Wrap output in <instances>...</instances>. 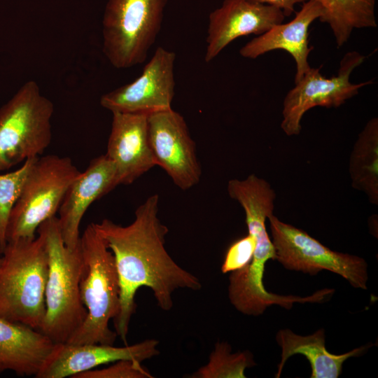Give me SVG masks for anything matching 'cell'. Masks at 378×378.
I'll return each mask as SVG.
<instances>
[{
	"mask_svg": "<svg viewBox=\"0 0 378 378\" xmlns=\"http://www.w3.org/2000/svg\"><path fill=\"white\" fill-rule=\"evenodd\" d=\"M158 195L148 197L127 226L108 218L92 223L114 256L120 291L119 312L113 321L115 332L125 344L136 309L135 295L140 288H150L164 311L173 307L175 290L202 288L200 279L180 267L166 250L169 230L158 218Z\"/></svg>",
	"mask_w": 378,
	"mask_h": 378,
	"instance_id": "1",
	"label": "cell"
},
{
	"mask_svg": "<svg viewBox=\"0 0 378 378\" xmlns=\"http://www.w3.org/2000/svg\"><path fill=\"white\" fill-rule=\"evenodd\" d=\"M37 233L43 237L48 255L46 314L38 330L55 344L67 343L87 316L79 288L83 263L80 244L74 249L65 245L55 216L44 221Z\"/></svg>",
	"mask_w": 378,
	"mask_h": 378,
	"instance_id": "2",
	"label": "cell"
},
{
	"mask_svg": "<svg viewBox=\"0 0 378 378\" xmlns=\"http://www.w3.org/2000/svg\"><path fill=\"white\" fill-rule=\"evenodd\" d=\"M80 247L83 263L79 288L87 316L67 343L113 345L118 335L108 324L119 312L120 291L114 256L92 223L80 236Z\"/></svg>",
	"mask_w": 378,
	"mask_h": 378,
	"instance_id": "3",
	"label": "cell"
},
{
	"mask_svg": "<svg viewBox=\"0 0 378 378\" xmlns=\"http://www.w3.org/2000/svg\"><path fill=\"white\" fill-rule=\"evenodd\" d=\"M48 274L41 235L8 241L0 262V316L39 330L46 314Z\"/></svg>",
	"mask_w": 378,
	"mask_h": 378,
	"instance_id": "4",
	"label": "cell"
},
{
	"mask_svg": "<svg viewBox=\"0 0 378 378\" xmlns=\"http://www.w3.org/2000/svg\"><path fill=\"white\" fill-rule=\"evenodd\" d=\"M53 103L29 80L0 108V172L39 157L52 139Z\"/></svg>",
	"mask_w": 378,
	"mask_h": 378,
	"instance_id": "5",
	"label": "cell"
},
{
	"mask_svg": "<svg viewBox=\"0 0 378 378\" xmlns=\"http://www.w3.org/2000/svg\"><path fill=\"white\" fill-rule=\"evenodd\" d=\"M167 0H107L102 50L117 69L143 63L160 31Z\"/></svg>",
	"mask_w": 378,
	"mask_h": 378,
	"instance_id": "6",
	"label": "cell"
},
{
	"mask_svg": "<svg viewBox=\"0 0 378 378\" xmlns=\"http://www.w3.org/2000/svg\"><path fill=\"white\" fill-rule=\"evenodd\" d=\"M80 172L69 157H38L31 168L11 211L6 241L34 238L38 227L55 216Z\"/></svg>",
	"mask_w": 378,
	"mask_h": 378,
	"instance_id": "7",
	"label": "cell"
},
{
	"mask_svg": "<svg viewBox=\"0 0 378 378\" xmlns=\"http://www.w3.org/2000/svg\"><path fill=\"white\" fill-rule=\"evenodd\" d=\"M268 219L276 260L286 269L310 275L328 270L340 275L356 288L367 289L368 264L364 258L332 251L274 214Z\"/></svg>",
	"mask_w": 378,
	"mask_h": 378,
	"instance_id": "8",
	"label": "cell"
},
{
	"mask_svg": "<svg viewBox=\"0 0 378 378\" xmlns=\"http://www.w3.org/2000/svg\"><path fill=\"white\" fill-rule=\"evenodd\" d=\"M365 57L357 51L346 52L340 61L337 75L323 76L320 69L310 68L286 95L283 103L281 127L288 136L300 134L302 119L307 111L316 106L335 108L358 94L371 80L353 83V71Z\"/></svg>",
	"mask_w": 378,
	"mask_h": 378,
	"instance_id": "9",
	"label": "cell"
},
{
	"mask_svg": "<svg viewBox=\"0 0 378 378\" xmlns=\"http://www.w3.org/2000/svg\"><path fill=\"white\" fill-rule=\"evenodd\" d=\"M176 54L158 47L134 81L104 94L101 106L111 113H152L169 110L174 96Z\"/></svg>",
	"mask_w": 378,
	"mask_h": 378,
	"instance_id": "10",
	"label": "cell"
},
{
	"mask_svg": "<svg viewBox=\"0 0 378 378\" xmlns=\"http://www.w3.org/2000/svg\"><path fill=\"white\" fill-rule=\"evenodd\" d=\"M150 146L155 164L162 167L183 190L201 179L196 145L184 118L172 108L148 115Z\"/></svg>",
	"mask_w": 378,
	"mask_h": 378,
	"instance_id": "11",
	"label": "cell"
},
{
	"mask_svg": "<svg viewBox=\"0 0 378 378\" xmlns=\"http://www.w3.org/2000/svg\"><path fill=\"white\" fill-rule=\"evenodd\" d=\"M285 15L275 7L251 0H224L209 16L204 60H213L239 37L260 35L282 23Z\"/></svg>",
	"mask_w": 378,
	"mask_h": 378,
	"instance_id": "12",
	"label": "cell"
},
{
	"mask_svg": "<svg viewBox=\"0 0 378 378\" xmlns=\"http://www.w3.org/2000/svg\"><path fill=\"white\" fill-rule=\"evenodd\" d=\"M159 341L148 339L132 345L115 347L102 344H55L36 378H64L120 360L141 363L160 354Z\"/></svg>",
	"mask_w": 378,
	"mask_h": 378,
	"instance_id": "13",
	"label": "cell"
},
{
	"mask_svg": "<svg viewBox=\"0 0 378 378\" xmlns=\"http://www.w3.org/2000/svg\"><path fill=\"white\" fill-rule=\"evenodd\" d=\"M118 184L113 162L104 154L92 160L69 187L59 208L58 223L65 245L74 249L80 244V224L88 207Z\"/></svg>",
	"mask_w": 378,
	"mask_h": 378,
	"instance_id": "14",
	"label": "cell"
},
{
	"mask_svg": "<svg viewBox=\"0 0 378 378\" xmlns=\"http://www.w3.org/2000/svg\"><path fill=\"white\" fill-rule=\"evenodd\" d=\"M112 114L106 155L115 165L118 184L129 185L156 165L149 144L148 115Z\"/></svg>",
	"mask_w": 378,
	"mask_h": 378,
	"instance_id": "15",
	"label": "cell"
},
{
	"mask_svg": "<svg viewBox=\"0 0 378 378\" xmlns=\"http://www.w3.org/2000/svg\"><path fill=\"white\" fill-rule=\"evenodd\" d=\"M321 15L320 4L316 0H309L302 4L292 20L274 25L266 32L252 38L240 49L239 54L253 59L272 50L286 51L295 62L296 83L311 68L308 57L312 47L309 46V28Z\"/></svg>",
	"mask_w": 378,
	"mask_h": 378,
	"instance_id": "16",
	"label": "cell"
},
{
	"mask_svg": "<svg viewBox=\"0 0 378 378\" xmlns=\"http://www.w3.org/2000/svg\"><path fill=\"white\" fill-rule=\"evenodd\" d=\"M55 345L40 330L0 316V371L36 377Z\"/></svg>",
	"mask_w": 378,
	"mask_h": 378,
	"instance_id": "17",
	"label": "cell"
},
{
	"mask_svg": "<svg viewBox=\"0 0 378 378\" xmlns=\"http://www.w3.org/2000/svg\"><path fill=\"white\" fill-rule=\"evenodd\" d=\"M276 340L281 349L276 378L281 376L287 360L295 354H302L309 360L312 368L311 378H337L342 373L345 360L363 354L370 347L368 344L342 354H333L326 349L323 329L306 336L295 334L289 329H282L278 331Z\"/></svg>",
	"mask_w": 378,
	"mask_h": 378,
	"instance_id": "18",
	"label": "cell"
},
{
	"mask_svg": "<svg viewBox=\"0 0 378 378\" xmlns=\"http://www.w3.org/2000/svg\"><path fill=\"white\" fill-rule=\"evenodd\" d=\"M349 172L354 188L363 192L370 203L378 204V118H371L354 145Z\"/></svg>",
	"mask_w": 378,
	"mask_h": 378,
	"instance_id": "19",
	"label": "cell"
},
{
	"mask_svg": "<svg viewBox=\"0 0 378 378\" xmlns=\"http://www.w3.org/2000/svg\"><path fill=\"white\" fill-rule=\"evenodd\" d=\"M321 6L319 20L330 27L337 48L343 46L356 29L376 28L377 0H316Z\"/></svg>",
	"mask_w": 378,
	"mask_h": 378,
	"instance_id": "20",
	"label": "cell"
},
{
	"mask_svg": "<svg viewBox=\"0 0 378 378\" xmlns=\"http://www.w3.org/2000/svg\"><path fill=\"white\" fill-rule=\"evenodd\" d=\"M249 351L232 353L226 342H218L208 363L192 373V378H245V370L255 365Z\"/></svg>",
	"mask_w": 378,
	"mask_h": 378,
	"instance_id": "21",
	"label": "cell"
},
{
	"mask_svg": "<svg viewBox=\"0 0 378 378\" xmlns=\"http://www.w3.org/2000/svg\"><path fill=\"white\" fill-rule=\"evenodd\" d=\"M37 158L25 160L15 171L0 172V251L6 245V230L13 208L17 202L27 175Z\"/></svg>",
	"mask_w": 378,
	"mask_h": 378,
	"instance_id": "22",
	"label": "cell"
},
{
	"mask_svg": "<svg viewBox=\"0 0 378 378\" xmlns=\"http://www.w3.org/2000/svg\"><path fill=\"white\" fill-rule=\"evenodd\" d=\"M141 363L134 360H120L102 369H92L74 375L72 378H153Z\"/></svg>",
	"mask_w": 378,
	"mask_h": 378,
	"instance_id": "23",
	"label": "cell"
},
{
	"mask_svg": "<svg viewBox=\"0 0 378 378\" xmlns=\"http://www.w3.org/2000/svg\"><path fill=\"white\" fill-rule=\"evenodd\" d=\"M255 248V240L249 234L235 241L225 253L222 272H232L246 266L252 260Z\"/></svg>",
	"mask_w": 378,
	"mask_h": 378,
	"instance_id": "24",
	"label": "cell"
},
{
	"mask_svg": "<svg viewBox=\"0 0 378 378\" xmlns=\"http://www.w3.org/2000/svg\"><path fill=\"white\" fill-rule=\"evenodd\" d=\"M260 4L271 6L280 9L285 17L290 16L295 11L296 4L304 3L309 0H251Z\"/></svg>",
	"mask_w": 378,
	"mask_h": 378,
	"instance_id": "25",
	"label": "cell"
},
{
	"mask_svg": "<svg viewBox=\"0 0 378 378\" xmlns=\"http://www.w3.org/2000/svg\"><path fill=\"white\" fill-rule=\"evenodd\" d=\"M1 251H0V262H1Z\"/></svg>",
	"mask_w": 378,
	"mask_h": 378,
	"instance_id": "26",
	"label": "cell"
}]
</instances>
